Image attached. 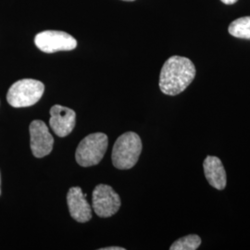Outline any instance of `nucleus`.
<instances>
[{
	"label": "nucleus",
	"instance_id": "obj_1",
	"mask_svg": "<svg viewBox=\"0 0 250 250\" xmlns=\"http://www.w3.org/2000/svg\"><path fill=\"white\" fill-rule=\"evenodd\" d=\"M196 77V67L188 58L172 56L168 59L160 75V88L168 96H176L188 88Z\"/></svg>",
	"mask_w": 250,
	"mask_h": 250
},
{
	"label": "nucleus",
	"instance_id": "obj_2",
	"mask_svg": "<svg viewBox=\"0 0 250 250\" xmlns=\"http://www.w3.org/2000/svg\"><path fill=\"white\" fill-rule=\"evenodd\" d=\"M142 152L140 136L134 132L122 134L113 146L112 163L119 170L132 169L139 160Z\"/></svg>",
	"mask_w": 250,
	"mask_h": 250
},
{
	"label": "nucleus",
	"instance_id": "obj_3",
	"mask_svg": "<svg viewBox=\"0 0 250 250\" xmlns=\"http://www.w3.org/2000/svg\"><path fill=\"white\" fill-rule=\"evenodd\" d=\"M45 85L35 79H22L14 83L7 94V100L13 107H31L36 104L44 94Z\"/></svg>",
	"mask_w": 250,
	"mask_h": 250
},
{
	"label": "nucleus",
	"instance_id": "obj_4",
	"mask_svg": "<svg viewBox=\"0 0 250 250\" xmlns=\"http://www.w3.org/2000/svg\"><path fill=\"white\" fill-rule=\"evenodd\" d=\"M108 140L103 133L87 135L81 141L75 153L77 163L82 167H90L99 164L107 151Z\"/></svg>",
	"mask_w": 250,
	"mask_h": 250
},
{
	"label": "nucleus",
	"instance_id": "obj_5",
	"mask_svg": "<svg viewBox=\"0 0 250 250\" xmlns=\"http://www.w3.org/2000/svg\"><path fill=\"white\" fill-rule=\"evenodd\" d=\"M36 46L45 53L58 51H71L77 46V41L73 36L62 31H44L35 37Z\"/></svg>",
	"mask_w": 250,
	"mask_h": 250
},
{
	"label": "nucleus",
	"instance_id": "obj_6",
	"mask_svg": "<svg viewBox=\"0 0 250 250\" xmlns=\"http://www.w3.org/2000/svg\"><path fill=\"white\" fill-rule=\"evenodd\" d=\"M93 209L101 218H108L118 212L121 208V198L111 187L99 185L93 191Z\"/></svg>",
	"mask_w": 250,
	"mask_h": 250
},
{
	"label": "nucleus",
	"instance_id": "obj_7",
	"mask_svg": "<svg viewBox=\"0 0 250 250\" xmlns=\"http://www.w3.org/2000/svg\"><path fill=\"white\" fill-rule=\"evenodd\" d=\"M31 149L36 158H44L53 149L54 138L43 121L36 120L30 125Z\"/></svg>",
	"mask_w": 250,
	"mask_h": 250
},
{
	"label": "nucleus",
	"instance_id": "obj_8",
	"mask_svg": "<svg viewBox=\"0 0 250 250\" xmlns=\"http://www.w3.org/2000/svg\"><path fill=\"white\" fill-rule=\"evenodd\" d=\"M76 124L75 111L61 105H54L50 108L49 125L56 135L65 137L71 134Z\"/></svg>",
	"mask_w": 250,
	"mask_h": 250
},
{
	"label": "nucleus",
	"instance_id": "obj_9",
	"mask_svg": "<svg viewBox=\"0 0 250 250\" xmlns=\"http://www.w3.org/2000/svg\"><path fill=\"white\" fill-rule=\"evenodd\" d=\"M67 203L72 218L78 223H87L92 218V208L82 188H72L67 195Z\"/></svg>",
	"mask_w": 250,
	"mask_h": 250
},
{
	"label": "nucleus",
	"instance_id": "obj_10",
	"mask_svg": "<svg viewBox=\"0 0 250 250\" xmlns=\"http://www.w3.org/2000/svg\"><path fill=\"white\" fill-rule=\"evenodd\" d=\"M205 177L208 184L218 190H224L227 184L226 171L223 162L214 156H208L203 163Z\"/></svg>",
	"mask_w": 250,
	"mask_h": 250
},
{
	"label": "nucleus",
	"instance_id": "obj_11",
	"mask_svg": "<svg viewBox=\"0 0 250 250\" xmlns=\"http://www.w3.org/2000/svg\"><path fill=\"white\" fill-rule=\"evenodd\" d=\"M229 34L236 38L250 40V16L233 21L228 28Z\"/></svg>",
	"mask_w": 250,
	"mask_h": 250
},
{
	"label": "nucleus",
	"instance_id": "obj_12",
	"mask_svg": "<svg viewBox=\"0 0 250 250\" xmlns=\"http://www.w3.org/2000/svg\"><path fill=\"white\" fill-rule=\"evenodd\" d=\"M201 245V238L197 234H189L174 242L170 250H196Z\"/></svg>",
	"mask_w": 250,
	"mask_h": 250
},
{
	"label": "nucleus",
	"instance_id": "obj_13",
	"mask_svg": "<svg viewBox=\"0 0 250 250\" xmlns=\"http://www.w3.org/2000/svg\"><path fill=\"white\" fill-rule=\"evenodd\" d=\"M101 250H125V248H118V247H108L105 249H101Z\"/></svg>",
	"mask_w": 250,
	"mask_h": 250
},
{
	"label": "nucleus",
	"instance_id": "obj_14",
	"mask_svg": "<svg viewBox=\"0 0 250 250\" xmlns=\"http://www.w3.org/2000/svg\"><path fill=\"white\" fill-rule=\"evenodd\" d=\"M223 3L226 4V5H232L234 3H236L238 0H221Z\"/></svg>",
	"mask_w": 250,
	"mask_h": 250
},
{
	"label": "nucleus",
	"instance_id": "obj_15",
	"mask_svg": "<svg viewBox=\"0 0 250 250\" xmlns=\"http://www.w3.org/2000/svg\"><path fill=\"white\" fill-rule=\"evenodd\" d=\"M124 1H134V0H124Z\"/></svg>",
	"mask_w": 250,
	"mask_h": 250
},
{
	"label": "nucleus",
	"instance_id": "obj_16",
	"mask_svg": "<svg viewBox=\"0 0 250 250\" xmlns=\"http://www.w3.org/2000/svg\"><path fill=\"white\" fill-rule=\"evenodd\" d=\"M0 184H1V180H0ZM0 194H1V189H0Z\"/></svg>",
	"mask_w": 250,
	"mask_h": 250
}]
</instances>
